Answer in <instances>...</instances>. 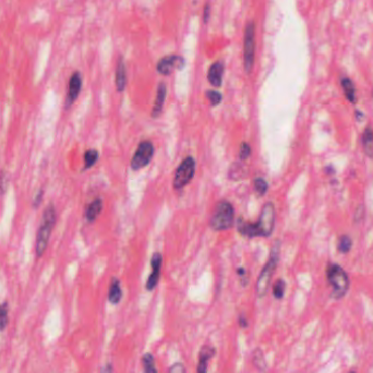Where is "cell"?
Here are the masks:
<instances>
[{"label":"cell","mask_w":373,"mask_h":373,"mask_svg":"<svg viewBox=\"0 0 373 373\" xmlns=\"http://www.w3.org/2000/svg\"><path fill=\"white\" fill-rule=\"evenodd\" d=\"M327 280L332 288L331 298L340 300L347 295L350 287V280L346 271L337 263H329L327 268Z\"/></svg>","instance_id":"cell-1"},{"label":"cell","mask_w":373,"mask_h":373,"mask_svg":"<svg viewBox=\"0 0 373 373\" xmlns=\"http://www.w3.org/2000/svg\"><path fill=\"white\" fill-rule=\"evenodd\" d=\"M280 248H281V241L276 240L273 243L272 249H271L269 260L265 265H264L262 272L259 276V280H257V283H256L255 290H256V296L259 298H263L268 293L271 280H272V276L276 270L277 263H279L280 250H281Z\"/></svg>","instance_id":"cell-2"},{"label":"cell","mask_w":373,"mask_h":373,"mask_svg":"<svg viewBox=\"0 0 373 373\" xmlns=\"http://www.w3.org/2000/svg\"><path fill=\"white\" fill-rule=\"evenodd\" d=\"M56 223V209L52 203L47 206L44 211L42 224L38 228L37 238H36V254L38 257L42 256L47 250L49 243V238L52 232V228Z\"/></svg>","instance_id":"cell-3"},{"label":"cell","mask_w":373,"mask_h":373,"mask_svg":"<svg viewBox=\"0 0 373 373\" xmlns=\"http://www.w3.org/2000/svg\"><path fill=\"white\" fill-rule=\"evenodd\" d=\"M235 209L228 201H220L211 219V227L214 230H226L234 225Z\"/></svg>","instance_id":"cell-4"},{"label":"cell","mask_w":373,"mask_h":373,"mask_svg":"<svg viewBox=\"0 0 373 373\" xmlns=\"http://www.w3.org/2000/svg\"><path fill=\"white\" fill-rule=\"evenodd\" d=\"M255 58V23L250 21L246 25L243 38V66L246 73L250 74L254 66Z\"/></svg>","instance_id":"cell-5"},{"label":"cell","mask_w":373,"mask_h":373,"mask_svg":"<svg viewBox=\"0 0 373 373\" xmlns=\"http://www.w3.org/2000/svg\"><path fill=\"white\" fill-rule=\"evenodd\" d=\"M195 173V161L192 156H188L176 169L173 186L176 190H180L192 180Z\"/></svg>","instance_id":"cell-6"},{"label":"cell","mask_w":373,"mask_h":373,"mask_svg":"<svg viewBox=\"0 0 373 373\" xmlns=\"http://www.w3.org/2000/svg\"><path fill=\"white\" fill-rule=\"evenodd\" d=\"M260 237H270L275 226V206L272 202H268L263 206L259 222L256 223Z\"/></svg>","instance_id":"cell-7"},{"label":"cell","mask_w":373,"mask_h":373,"mask_svg":"<svg viewBox=\"0 0 373 373\" xmlns=\"http://www.w3.org/2000/svg\"><path fill=\"white\" fill-rule=\"evenodd\" d=\"M154 156V145L150 141H143L139 144L135 151L132 161L131 168L133 171H139L150 164Z\"/></svg>","instance_id":"cell-8"},{"label":"cell","mask_w":373,"mask_h":373,"mask_svg":"<svg viewBox=\"0 0 373 373\" xmlns=\"http://www.w3.org/2000/svg\"><path fill=\"white\" fill-rule=\"evenodd\" d=\"M186 66V60L179 55H168L159 59L157 63V72L162 76H169L175 70H182Z\"/></svg>","instance_id":"cell-9"},{"label":"cell","mask_w":373,"mask_h":373,"mask_svg":"<svg viewBox=\"0 0 373 373\" xmlns=\"http://www.w3.org/2000/svg\"><path fill=\"white\" fill-rule=\"evenodd\" d=\"M81 89H82V77L79 71L72 73V76L69 80V85H68V93L66 97V108H70L74 101L79 97Z\"/></svg>","instance_id":"cell-10"},{"label":"cell","mask_w":373,"mask_h":373,"mask_svg":"<svg viewBox=\"0 0 373 373\" xmlns=\"http://www.w3.org/2000/svg\"><path fill=\"white\" fill-rule=\"evenodd\" d=\"M162 263H163V257L162 254L156 252L153 254L152 260H151V265H152V272L148 276L147 282H146V289L148 291H152L157 286L159 282V276H161V269H162Z\"/></svg>","instance_id":"cell-11"},{"label":"cell","mask_w":373,"mask_h":373,"mask_svg":"<svg viewBox=\"0 0 373 373\" xmlns=\"http://www.w3.org/2000/svg\"><path fill=\"white\" fill-rule=\"evenodd\" d=\"M216 355V348L213 346L204 345L199 352V360L196 372L198 373H207L208 363Z\"/></svg>","instance_id":"cell-12"},{"label":"cell","mask_w":373,"mask_h":373,"mask_svg":"<svg viewBox=\"0 0 373 373\" xmlns=\"http://www.w3.org/2000/svg\"><path fill=\"white\" fill-rule=\"evenodd\" d=\"M224 63L221 60H218L214 64L211 65L207 72V80L214 87H220L223 82V74H224Z\"/></svg>","instance_id":"cell-13"},{"label":"cell","mask_w":373,"mask_h":373,"mask_svg":"<svg viewBox=\"0 0 373 373\" xmlns=\"http://www.w3.org/2000/svg\"><path fill=\"white\" fill-rule=\"evenodd\" d=\"M115 84H116V90L121 93L124 92L127 86V70L126 64L123 57H119L116 65V72H115Z\"/></svg>","instance_id":"cell-14"},{"label":"cell","mask_w":373,"mask_h":373,"mask_svg":"<svg viewBox=\"0 0 373 373\" xmlns=\"http://www.w3.org/2000/svg\"><path fill=\"white\" fill-rule=\"evenodd\" d=\"M166 94H167L166 84L165 83H159L158 87H157V94H156L155 103H154V106H153V111H152V117L153 118H157L159 115L162 114L163 107H164V103H165Z\"/></svg>","instance_id":"cell-15"},{"label":"cell","mask_w":373,"mask_h":373,"mask_svg":"<svg viewBox=\"0 0 373 373\" xmlns=\"http://www.w3.org/2000/svg\"><path fill=\"white\" fill-rule=\"evenodd\" d=\"M341 86L343 89V92L345 94V97L351 104L357 103V92H356V86L352 82V80L348 77H342L341 80Z\"/></svg>","instance_id":"cell-16"},{"label":"cell","mask_w":373,"mask_h":373,"mask_svg":"<svg viewBox=\"0 0 373 373\" xmlns=\"http://www.w3.org/2000/svg\"><path fill=\"white\" fill-rule=\"evenodd\" d=\"M238 232L245 237H249V238H253V237H260L259 228H257L256 223H248L243 221L242 219L238 220Z\"/></svg>","instance_id":"cell-17"},{"label":"cell","mask_w":373,"mask_h":373,"mask_svg":"<svg viewBox=\"0 0 373 373\" xmlns=\"http://www.w3.org/2000/svg\"><path fill=\"white\" fill-rule=\"evenodd\" d=\"M108 301L112 304H118L123 298V289L120 286V282L118 279H113L108 289Z\"/></svg>","instance_id":"cell-18"},{"label":"cell","mask_w":373,"mask_h":373,"mask_svg":"<svg viewBox=\"0 0 373 373\" xmlns=\"http://www.w3.org/2000/svg\"><path fill=\"white\" fill-rule=\"evenodd\" d=\"M361 142L364 154L373 159V129L371 127H367L363 130Z\"/></svg>","instance_id":"cell-19"},{"label":"cell","mask_w":373,"mask_h":373,"mask_svg":"<svg viewBox=\"0 0 373 373\" xmlns=\"http://www.w3.org/2000/svg\"><path fill=\"white\" fill-rule=\"evenodd\" d=\"M101 211H103V201H101L100 199H95L86 208L85 218L87 222H90V223L94 222L98 218Z\"/></svg>","instance_id":"cell-20"},{"label":"cell","mask_w":373,"mask_h":373,"mask_svg":"<svg viewBox=\"0 0 373 373\" xmlns=\"http://www.w3.org/2000/svg\"><path fill=\"white\" fill-rule=\"evenodd\" d=\"M141 361H142V367H143L144 373H158L157 368H156L155 358L151 352H146V354L142 356Z\"/></svg>","instance_id":"cell-21"},{"label":"cell","mask_w":373,"mask_h":373,"mask_svg":"<svg viewBox=\"0 0 373 373\" xmlns=\"http://www.w3.org/2000/svg\"><path fill=\"white\" fill-rule=\"evenodd\" d=\"M252 362L254 364V367L259 371L264 372L267 370V360H265V357H264L263 350L261 348H256L253 350Z\"/></svg>","instance_id":"cell-22"},{"label":"cell","mask_w":373,"mask_h":373,"mask_svg":"<svg viewBox=\"0 0 373 373\" xmlns=\"http://www.w3.org/2000/svg\"><path fill=\"white\" fill-rule=\"evenodd\" d=\"M351 248H352V240L350 238V236L348 235L340 236V238H338V241H337L338 252L342 254H347L348 252H350Z\"/></svg>","instance_id":"cell-23"},{"label":"cell","mask_w":373,"mask_h":373,"mask_svg":"<svg viewBox=\"0 0 373 373\" xmlns=\"http://www.w3.org/2000/svg\"><path fill=\"white\" fill-rule=\"evenodd\" d=\"M9 304L8 302L0 303V332H3L9 323Z\"/></svg>","instance_id":"cell-24"},{"label":"cell","mask_w":373,"mask_h":373,"mask_svg":"<svg viewBox=\"0 0 373 373\" xmlns=\"http://www.w3.org/2000/svg\"><path fill=\"white\" fill-rule=\"evenodd\" d=\"M98 156L99 154L96 150H87L84 154V169H89L96 164Z\"/></svg>","instance_id":"cell-25"},{"label":"cell","mask_w":373,"mask_h":373,"mask_svg":"<svg viewBox=\"0 0 373 373\" xmlns=\"http://www.w3.org/2000/svg\"><path fill=\"white\" fill-rule=\"evenodd\" d=\"M285 291H286V282L280 279L277 280L273 286V296L275 299L281 300L285 296Z\"/></svg>","instance_id":"cell-26"},{"label":"cell","mask_w":373,"mask_h":373,"mask_svg":"<svg viewBox=\"0 0 373 373\" xmlns=\"http://www.w3.org/2000/svg\"><path fill=\"white\" fill-rule=\"evenodd\" d=\"M254 189L257 194H259L260 196H263L268 192V189H269V185H268L267 180L263 178H256L254 180Z\"/></svg>","instance_id":"cell-27"},{"label":"cell","mask_w":373,"mask_h":373,"mask_svg":"<svg viewBox=\"0 0 373 373\" xmlns=\"http://www.w3.org/2000/svg\"><path fill=\"white\" fill-rule=\"evenodd\" d=\"M206 97L209 100V103H211V106L213 107L219 106L223 99L222 94L218 91H213V90H208L206 92Z\"/></svg>","instance_id":"cell-28"},{"label":"cell","mask_w":373,"mask_h":373,"mask_svg":"<svg viewBox=\"0 0 373 373\" xmlns=\"http://www.w3.org/2000/svg\"><path fill=\"white\" fill-rule=\"evenodd\" d=\"M8 176L5 171H0V194L4 195L8 189Z\"/></svg>","instance_id":"cell-29"},{"label":"cell","mask_w":373,"mask_h":373,"mask_svg":"<svg viewBox=\"0 0 373 373\" xmlns=\"http://www.w3.org/2000/svg\"><path fill=\"white\" fill-rule=\"evenodd\" d=\"M239 155H240V159L245 161L247 158L250 157L251 155V147L250 145L247 143V142H242L240 148H239Z\"/></svg>","instance_id":"cell-30"},{"label":"cell","mask_w":373,"mask_h":373,"mask_svg":"<svg viewBox=\"0 0 373 373\" xmlns=\"http://www.w3.org/2000/svg\"><path fill=\"white\" fill-rule=\"evenodd\" d=\"M168 373H187V370L184 363L175 362L169 367Z\"/></svg>","instance_id":"cell-31"},{"label":"cell","mask_w":373,"mask_h":373,"mask_svg":"<svg viewBox=\"0 0 373 373\" xmlns=\"http://www.w3.org/2000/svg\"><path fill=\"white\" fill-rule=\"evenodd\" d=\"M364 213H365L364 206L362 204H360L356 208V211H355V215H354L355 223H361L364 219Z\"/></svg>","instance_id":"cell-32"},{"label":"cell","mask_w":373,"mask_h":373,"mask_svg":"<svg viewBox=\"0 0 373 373\" xmlns=\"http://www.w3.org/2000/svg\"><path fill=\"white\" fill-rule=\"evenodd\" d=\"M43 199H44V190L40 189V190H38V192L35 194V196H34L33 206L35 208H37L40 204H42Z\"/></svg>","instance_id":"cell-33"},{"label":"cell","mask_w":373,"mask_h":373,"mask_svg":"<svg viewBox=\"0 0 373 373\" xmlns=\"http://www.w3.org/2000/svg\"><path fill=\"white\" fill-rule=\"evenodd\" d=\"M209 15H211V6H209V3H207L204 7V11H203V21H204V23L208 22Z\"/></svg>","instance_id":"cell-34"},{"label":"cell","mask_w":373,"mask_h":373,"mask_svg":"<svg viewBox=\"0 0 373 373\" xmlns=\"http://www.w3.org/2000/svg\"><path fill=\"white\" fill-rule=\"evenodd\" d=\"M238 324H239V327H240L241 329H246V328H248L249 322H248V318H247V316H246L245 314H240V315L238 316Z\"/></svg>","instance_id":"cell-35"},{"label":"cell","mask_w":373,"mask_h":373,"mask_svg":"<svg viewBox=\"0 0 373 373\" xmlns=\"http://www.w3.org/2000/svg\"><path fill=\"white\" fill-rule=\"evenodd\" d=\"M99 373H114L112 363H111V362L105 363V364L103 365V367H101V369H100Z\"/></svg>","instance_id":"cell-36"},{"label":"cell","mask_w":373,"mask_h":373,"mask_svg":"<svg viewBox=\"0 0 373 373\" xmlns=\"http://www.w3.org/2000/svg\"><path fill=\"white\" fill-rule=\"evenodd\" d=\"M237 273H238V275H239V276L243 277V276L246 275V270L243 269V268H239L238 270H237Z\"/></svg>","instance_id":"cell-37"},{"label":"cell","mask_w":373,"mask_h":373,"mask_svg":"<svg viewBox=\"0 0 373 373\" xmlns=\"http://www.w3.org/2000/svg\"><path fill=\"white\" fill-rule=\"evenodd\" d=\"M349 373H356V372H355V371H350Z\"/></svg>","instance_id":"cell-38"}]
</instances>
